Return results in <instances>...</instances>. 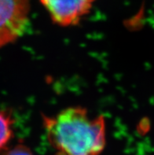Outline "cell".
Here are the masks:
<instances>
[{
    "label": "cell",
    "instance_id": "6da1fadb",
    "mask_svg": "<svg viewBox=\"0 0 154 155\" xmlns=\"http://www.w3.org/2000/svg\"><path fill=\"white\" fill-rule=\"evenodd\" d=\"M47 140L57 155H100L106 143L103 115L90 117L80 106L43 117Z\"/></svg>",
    "mask_w": 154,
    "mask_h": 155
},
{
    "label": "cell",
    "instance_id": "7a4b0ae2",
    "mask_svg": "<svg viewBox=\"0 0 154 155\" xmlns=\"http://www.w3.org/2000/svg\"><path fill=\"white\" fill-rule=\"evenodd\" d=\"M29 12V0H0V48L23 35Z\"/></svg>",
    "mask_w": 154,
    "mask_h": 155
},
{
    "label": "cell",
    "instance_id": "3957f363",
    "mask_svg": "<svg viewBox=\"0 0 154 155\" xmlns=\"http://www.w3.org/2000/svg\"><path fill=\"white\" fill-rule=\"evenodd\" d=\"M96 0H39L55 24L62 27L78 25L89 14Z\"/></svg>",
    "mask_w": 154,
    "mask_h": 155
},
{
    "label": "cell",
    "instance_id": "277c9868",
    "mask_svg": "<svg viewBox=\"0 0 154 155\" xmlns=\"http://www.w3.org/2000/svg\"><path fill=\"white\" fill-rule=\"evenodd\" d=\"M14 119L11 114L0 110V153L7 149L14 136Z\"/></svg>",
    "mask_w": 154,
    "mask_h": 155
},
{
    "label": "cell",
    "instance_id": "5b68a950",
    "mask_svg": "<svg viewBox=\"0 0 154 155\" xmlns=\"http://www.w3.org/2000/svg\"><path fill=\"white\" fill-rule=\"evenodd\" d=\"M3 155H34L27 146L19 143L11 149L5 151Z\"/></svg>",
    "mask_w": 154,
    "mask_h": 155
}]
</instances>
